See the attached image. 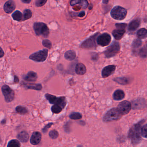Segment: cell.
Here are the masks:
<instances>
[{"label": "cell", "mask_w": 147, "mask_h": 147, "mask_svg": "<svg viewBox=\"0 0 147 147\" xmlns=\"http://www.w3.org/2000/svg\"><path fill=\"white\" fill-rule=\"evenodd\" d=\"M146 121L145 120H142L137 123L134 124L129 129L128 137L131 140L133 145H138L142 141L141 135V128L142 124Z\"/></svg>", "instance_id": "obj_1"}, {"label": "cell", "mask_w": 147, "mask_h": 147, "mask_svg": "<svg viewBox=\"0 0 147 147\" xmlns=\"http://www.w3.org/2000/svg\"><path fill=\"white\" fill-rule=\"evenodd\" d=\"M122 116L117 108H112L106 112L103 120L105 122L114 121L120 120Z\"/></svg>", "instance_id": "obj_2"}, {"label": "cell", "mask_w": 147, "mask_h": 147, "mask_svg": "<svg viewBox=\"0 0 147 147\" xmlns=\"http://www.w3.org/2000/svg\"><path fill=\"white\" fill-rule=\"evenodd\" d=\"M33 29L36 35H42L47 38L49 34V29L47 25L43 22H36L33 25Z\"/></svg>", "instance_id": "obj_3"}, {"label": "cell", "mask_w": 147, "mask_h": 147, "mask_svg": "<svg viewBox=\"0 0 147 147\" xmlns=\"http://www.w3.org/2000/svg\"><path fill=\"white\" fill-rule=\"evenodd\" d=\"M127 9L121 6H115L110 12L111 17L117 20H122L126 18L127 15Z\"/></svg>", "instance_id": "obj_4"}, {"label": "cell", "mask_w": 147, "mask_h": 147, "mask_svg": "<svg viewBox=\"0 0 147 147\" xmlns=\"http://www.w3.org/2000/svg\"><path fill=\"white\" fill-rule=\"evenodd\" d=\"M48 50L44 49L38 51L29 56V59L37 63H42L45 62L48 57Z\"/></svg>", "instance_id": "obj_5"}, {"label": "cell", "mask_w": 147, "mask_h": 147, "mask_svg": "<svg viewBox=\"0 0 147 147\" xmlns=\"http://www.w3.org/2000/svg\"><path fill=\"white\" fill-rule=\"evenodd\" d=\"M99 34L98 33H97L85 40L81 44L80 47L85 49H96L97 47V38Z\"/></svg>", "instance_id": "obj_6"}, {"label": "cell", "mask_w": 147, "mask_h": 147, "mask_svg": "<svg viewBox=\"0 0 147 147\" xmlns=\"http://www.w3.org/2000/svg\"><path fill=\"white\" fill-rule=\"evenodd\" d=\"M120 49L121 46L119 43L117 41H114L104 51V54L105 57L110 58L114 57L120 52Z\"/></svg>", "instance_id": "obj_7"}, {"label": "cell", "mask_w": 147, "mask_h": 147, "mask_svg": "<svg viewBox=\"0 0 147 147\" xmlns=\"http://www.w3.org/2000/svg\"><path fill=\"white\" fill-rule=\"evenodd\" d=\"M1 91L6 102H10L14 99V91L9 86L3 85L1 87Z\"/></svg>", "instance_id": "obj_8"}, {"label": "cell", "mask_w": 147, "mask_h": 147, "mask_svg": "<svg viewBox=\"0 0 147 147\" xmlns=\"http://www.w3.org/2000/svg\"><path fill=\"white\" fill-rule=\"evenodd\" d=\"M111 40V36L109 34L104 33L98 36L96 42L98 45L104 47L108 45Z\"/></svg>", "instance_id": "obj_9"}, {"label": "cell", "mask_w": 147, "mask_h": 147, "mask_svg": "<svg viewBox=\"0 0 147 147\" xmlns=\"http://www.w3.org/2000/svg\"><path fill=\"white\" fill-rule=\"evenodd\" d=\"M117 109L122 115H127L132 109V105L128 101H122L118 105Z\"/></svg>", "instance_id": "obj_10"}, {"label": "cell", "mask_w": 147, "mask_h": 147, "mask_svg": "<svg viewBox=\"0 0 147 147\" xmlns=\"http://www.w3.org/2000/svg\"><path fill=\"white\" fill-rule=\"evenodd\" d=\"M131 105L133 109H142L146 108V101L144 98H140L133 101Z\"/></svg>", "instance_id": "obj_11"}, {"label": "cell", "mask_w": 147, "mask_h": 147, "mask_svg": "<svg viewBox=\"0 0 147 147\" xmlns=\"http://www.w3.org/2000/svg\"><path fill=\"white\" fill-rule=\"evenodd\" d=\"M116 67L114 65H109L104 67L102 70V78H107L112 75L115 71Z\"/></svg>", "instance_id": "obj_12"}, {"label": "cell", "mask_w": 147, "mask_h": 147, "mask_svg": "<svg viewBox=\"0 0 147 147\" xmlns=\"http://www.w3.org/2000/svg\"><path fill=\"white\" fill-rule=\"evenodd\" d=\"M16 8V4L13 0H9L5 3L3 6V9L7 13H11Z\"/></svg>", "instance_id": "obj_13"}, {"label": "cell", "mask_w": 147, "mask_h": 147, "mask_svg": "<svg viewBox=\"0 0 147 147\" xmlns=\"http://www.w3.org/2000/svg\"><path fill=\"white\" fill-rule=\"evenodd\" d=\"M22 78L25 81L28 82H35L38 78V75L34 71H30L26 74L23 75Z\"/></svg>", "instance_id": "obj_14"}, {"label": "cell", "mask_w": 147, "mask_h": 147, "mask_svg": "<svg viewBox=\"0 0 147 147\" xmlns=\"http://www.w3.org/2000/svg\"><path fill=\"white\" fill-rule=\"evenodd\" d=\"M41 139V134L39 132H35L33 133L31 136L30 142L32 145L35 146L38 145L40 143Z\"/></svg>", "instance_id": "obj_15"}, {"label": "cell", "mask_w": 147, "mask_h": 147, "mask_svg": "<svg viewBox=\"0 0 147 147\" xmlns=\"http://www.w3.org/2000/svg\"><path fill=\"white\" fill-rule=\"evenodd\" d=\"M125 32V29L117 28L113 31L112 32V34L116 40H120L123 37Z\"/></svg>", "instance_id": "obj_16"}, {"label": "cell", "mask_w": 147, "mask_h": 147, "mask_svg": "<svg viewBox=\"0 0 147 147\" xmlns=\"http://www.w3.org/2000/svg\"><path fill=\"white\" fill-rule=\"evenodd\" d=\"M70 4L72 6L79 4L82 7V8L85 9L88 7L89 2L87 0H71Z\"/></svg>", "instance_id": "obj_17"}, {"label": "cell", "mask_w": 147, "mask_h": 147, "mask_svg": "<svg viewBox=\"0 0 147 147\" xmlns=\"http://www.w3.org/2000/svg\"><path fill=\"white\" fill-rule=\"evenodd\" d=\"M86 68L85 65L82 63L77 64L75 67V71L77 74L79 75H83L86 72Z\"/></svg>", "instance_id": "obj_18"}, {"label": "cell", "mask_w": 147, "mask_h": 147, "mask_svg": "<svg viewBox=\"0 0 147 147\" xmlns=\"http://www.w3.org/2000/svg\"><path fill=\"white\" fill-rule=\"evenodd\" d=\"M141 20L140 19H137L131 21L129 25L128 30L130 32L135 31L140 26Z\"/></svg>", "instance_id": "obj_19"}, {"label": "cell", "mask_w": 147, "mask_h": 147, "mask_svg": "<svg viewBox=\"0 0 147 147\" xmlns=\"http://www.w3.org/2000/svg\"><path fill=\"white\" fill-rule=\"evenodd\" d=\"M22 85L25 88L29 90H41L42 89V85L40 84H26L23 83Z\"/></svg>", "instance_id": "obj_20"}, {"label": "cell", "mask_w": 147, "mask_h": 147, "mask_svg": "<svg viewBox=\"0 0 147 147\" xmlns=\"http://www.w3.org/2000/svg\"><path fill=\"white\" fill-rule=\"evenodd\" d=\"M125 94L123 90H117L114 92L113 98L116 101H121L125 98Z\"/></svg>", "instance_id": "obj_21"}, {"label": "cell", "mask_w": 147, "mask_h": 147, "mask_svg": "<svg viewBox=\"0 0 147 147\" xmlns=\"http://www.w3.org/2000/svg\"><path fill=\"white\" fill-rule=\"evenodd\" d=\"M114 81L122 85H126L130 83V79L127 77H119L114 79Z\"/></svg>", "instance_id": "obj_22"}, {"label": "cell", "mask_w": 147, "mask_h": 147, "mask_svg": "<svg viewBox=\"0 0 147 147\" xmlns=\"http://www.w3.org/2000/svg\"><path fill=\"white\" fill-rule=\"evenodd\" d=\"M67 104V100L65 97L61 96L58 97L57 101L54 105H57L60 106L62 109H64Z\"/></svg>", "instance_id": "obj_23"}, {"label": "cell", "mask_w": 147, "mask_h": 147, "mask_svg": "<svg viewBox=\"0 0 147 147\" xmlns=\"http://www.w3.org/2000/svg\"><path fill=\"white\" fill-rule=\"evenodd\" d=\"M17 138L22 142H26L29 139V135L26 131H22L17 135Z\"/></svg>", "instance_id": "obj_24"}, {"label": "cell", "mask_w": 147, "mask_h": 147, "mask_svg": "<svg viewBox=\"0 0 147 147\" xmlns=\"http://www.w3.org/2000/svg\"><path fill=\"white\" fill-rule=\"evenodd\" d=\"M76 57V53L72 50L67 51L65 53V58L67 60H69V61H72V60H74Z\"/></svg>", "instance_id": "obj_25"}, {"label": "cell", "mask_w": 147, "mask_h": 147, "mask_svg": "<svg viewBox=\"0 0 147 147\" xmlns=\"http://www.w3.org/2000/svg\"><path fill=\"white\" fill-rule=\"evenodd\" d=\"M12 17L14 20L18 22L21 21L23 19V14L20 11L16 10L12 14Z\"/></svg>", "instance_id": "obj_26"}, {"label": "cell", "mask_w": 147, "mask_h": 147, "mask_svg": "<svg viewBox=\"0 0 147 147\" xmlns=\"http://www.w3.org/2000/svg\"><path fill=\"white\" fill-rule=\"evenodd\" d=\"M142 45V42L140 39H135L133 41L132 44V48L134 52H136L137 50Z\"/></svg>", "instance_id": "obj_27"}, {"label": "cell", "mask_w": 147, "mask_h": 147, "mask_svg": "<svg viewBox=\"0 0 147 147\" xmlns=\"http://www.w3.org/2000/svg\"><path fill=\"white\" fill-rule=\"evenodd\" d=\"M137 37L139 39H145L147 38V31L146 29L145 28H141L138 30L137 32Z\"/></svg>", "instance_id": "obj_28"}, {"label": "cell", "mask_w": 147, "mask_h": 147, "mask_svg": "<svg viewBox=\"0 0 147 147\" xmlns=\"http://www.w3.org/2000/svg\"><path fill=\"white\" fill-rule=\"evenodd\" d=\"M45 97L46 98L47 100H48V102L51 104L53 105H54L55 103L57 98H58V97L56 96L49 94V93H46L45 94Z\"/></svg>", "instance_id": "obj_29"}, {"label": "cell", "mask_w": 147, "mask_h": 147, "mask_svg": "<svg viewBox=\"0 0 147 147\" xmlns=\"http://www.w3.org/2000/svg\"><path fill=\"white\" fill-rule=\"evenodd\" d=\"M16 111L18 114L21 115H25L28 113V110L26 107L21 105H19L16 107Z\"/></svg>", "instance_id": "obj_30"}, {"label": "cell", "mask_w": 147, "mask_h": 147, "mask_svg": "<svg viewBox=\"0 0 147 147\" xmlns=\"http://www.w3.org/2000/svg\"><path fill=\"white\" fill-rule=\"evenodd\" d=\"M33 13L29 9H26L23 11V19L22 21L26 20L32 17Z\"/></svg>", "instance_id": "obj_31"}, {"label": "cell", "mask_w": 147, "mask_h": 147, "mask_svg": "<svg viewBox=\"0 0 147 147\" xmlns=\"http://www.w3.org/2000/svg\"><path fill=\"white\" fill-rule=\"evenodd\" d=\"M7 147H20V143L16 140H12L9 141Z\"/></svg>", "instance_id": "obj_32"}, {"label": "cell", "mask_w": 147, "mask_h": 147, "mask_svg": "<svg viewBox=\"0 0 147 147\" xmlns=\"http://www.w3.org/2000/svg\"><path fill=\"white\" fill-rule=\"evenodd\" d=\"M69 117L72 120H80L82 118V115L79 112H72L70 114Z\"/></svg>", "instance_id": "obj_33"}, {"label": "cell", "mask_w": 147, "mask_h": 147, "mask_svg": "<svg viewBox=\"0 0 147 147\" xmlns=\"http://www.w3.org/2000/svg\"><path fill=\"white\" fill-rule=\"evenodd\" d=\"M62 110L63 109L57 105H54L51 108V111L54 114H59L62 111Z\"/></svg>", "instance_id": "obj_34"}, {"label": "cell", "mask_w": 147, "mask_h": 147, "mask_svg": "<svg viewBox=\"0 0 147 147\" xmlns=\"http://www.w3.org/2000/svg\"><path fill=\"white\" fill-rule=\"evenodd\" d=\"M147 47L146 46L143 47L139 51V54L141 57L146 58L147 57Z\"/></svg>", "instance_id": "obj_35"}, {"label": "cell", "mask_w": 147, "mask_h": 147, "mask_svg": "<svg viewBox=\"0 0 147 147\" xmlns=\"http://www.w3.org/2000/svg\"><path fill=\"white\" fill-rule=\"evenodd\" d=\"M141 136L145 139L147 138V124H146L142 127L141 128Z\"/></svg>", "instance_id": "obj_36"}, {"label": "cell", "mask_w": 147, "mask_h": 147, "mask_svg": "<svg viewBox=\"0 0 147 147\" xmlns=\"http://www.w3.org/2000/svg\"><path fill=\"white\" fill-rule=\"evenodd\" d=\"M42 44L43 46L48 49H51L52 48V46L51 42L49 40H44L42 41Z\"/></svg>", "instance_id": "obj_37"}, {"label": "cell", "mask_w": 147, "mask_h": 147, "mask_svg": "<svg viewBox=\"0 0 147 147\" xmlns=\"http://www.w3.org/2000/svg\"><path fill=\"white\" fill-rule=\"evenodd\" d=\"M49 136L51 139L54 140L58 137L59 134L56 130H52L49 132Z\"/></svg>", "instance_id": "obj_38"}, {"label": "cell", "mask_w": 147, "mask_h": 147, "mask_svg": "<svg viewBox=\"0 0 147 147\" xmlns=\"http://www.w3.org/2000/svg\"><path fill=\"white\" fill-rule=\"evenodd\" d=\"M47 0H36L35 2V4L36 7H41L44 6L46 3Z\"/></svg>", "instance_id": "obj_39"}, {"label": "cell", "mask_w": 147, "mask_h": 147, "mask_svg": "<svg viewBox=\"0 0 147 147\" xmlns=\"http://www.w3.org/2000/svg\"><path fill=\"white\" fill-rule=\"evenodd\" d=\"M70 121L67 122L64 126V129L66 133H69L70 132Z\"/></svg>", "instance_id": "obj_40"}, {"label": "cell", "mask_w": 147, "mask_h": 147, "mask_svg": "<svg viewBox=\"0 0 147 147\" xmlns=\"http://www.w3.org/2000/svg\"><path fill=\"white\" fill-rule=\"evenodd\" d=\"M53 125V123H50L48 124H47L45 126L44 128L42 129V131L43 133H46L47 132L48 129L51 127L52 125Z\"/></svg>", "instance_id": "obj_41"}, {"label": "cell", "mask_w": 147, "mask_h": 147, "mask_svg": "<svg viewBox=\"0 0 147 147\" xmlns=\"http://www.w3.org/2000/svg\"><path fill=\"white\" fill-rule=\"evenodd\" d=\"M116 27L117 28L121 29H125L127 26V24L125 23H117L115 25Z\"/></svg>", "instance_id": "obj_42"}, {"label": "cell", "mask_w": 147, "mask_h": 147, "mask_svg": "<svg viewBox=\"0 0 147 147\" xmlns=\"http://www.w3.org/2000/svg\"><path fill=\"white\" fill-rule=\"evenodd\" d=\"M91 59L94 61H97L98 59V54L96 53H94L91 55Z\"/></svg>", "instance_id": "obj_43"}, {"label": "cell", "mask_w": 147, "mask_h": 147, "mask_svg": "<svg viewBox=\"0 0 147 147\" xmlns=\"http://www.w3.org/2000/svg\"><path fill=\"white\" fill-rule=\"evenodd\" d=\"M19 80H19L18 77H17L16 75H14V83H15V84H17V83H19Z\"/></svg>", "instance_id": "obj_44"}, {"label": "cell", "mask_w": 147, "mask_h": 147, "mask_svg": "<svg viewBox=\"0 0 147 147\" xmlns=\"http://www.w3.org/2000/svg\"><path fill=\"white\" fill-rule=\"evenodd\" d=\"M4 52L2 48L0 47V58H2L4 56Z\"/></svg>", "instance_id": "obj_45"}, {"label": "cell", "mask_w": 147, "mask_h": 147, "mask_svg": "<svg viewBox=\"0 0 147 147\" xmlns=\"http://www.w3.org/2000/svg\"><path fill=\"white\" fill-rule=\"evenodd\" d=\"M85 15V12L84 11H82L79 13V14L78 15V16L79 17H82L84 16Z\"/></svg>", "instance_id": "obj_46"}, {"label": "cell", "mask_w": 147, "mask_h": 147, "mask_svg": "<svg viewBox=\"0 0 147 147\" xmlns=\"http://www.w3.org/2000/svg\"><path fill=\"white\" fill-rule=\"evenodd\" d=\"M32 0H21L22 2L25 3H30V2Z\"/></svg>", "instance_id": "obj_47"}, {"label": "cell", "mask_w": 147, "mask_h": 147, "mask_svg": "<svg viewBox=\"0 0 147 147\" xmlns=\"http://www.w3.org/2000/svg\"><path fill=\"white\" fill-rule=\"evenodd\" d=\"M109 2V0H103L102 3L104 4H107Z\"/></svg>", "instance_id": "obj_48"}, {"label": "cell", "mask_w": 147, "mask_h": 147, "mask_svg": "<svg viewBox=\"0 0 147 147\" xmlns=\"http://www.w3.org/2000/svg\"><path fill=\"white\" fill-rule=\"evenodd\" d=\"M6 119H3V120L1 121V123L2 124H5V123H6Z\"/></svg>", "instance_id": "obj_49"}, {"label": "cell", "mask_w": 147, "mask_h": 147, "mask_svg": "<svg viewBox=\"0 0 147 147\" xmlns=\"http://www.w3.org/2000/svg\"><path fill=\"white\" fill-rule=\"evenodd\" d=\"M77 147H83V146H81V145H79V146H78Z\"/></svg>", "instance_id": "obj_50"}, {"label": "cell", "mask_w": 147, "mask_h": 147, "mask_svg": "<svg viewBox=\"0 0 147 147\" xmlns=\"http://www.w3.org/2000/svg\"><path fill=\"white\" fill-rule=\"evenodd\" d=\"M56 1H58V0H56Z\"/></svg>", "instance_id": "obj_51"}]
</instances>
